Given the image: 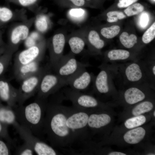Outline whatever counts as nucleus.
Returning a JSON list of instances; mask_svg holds the SVG:
<instances>
[{
    "label": "nucleus",
    "mask_w": 155,
    "mask_h": 155,
    "mask_svg": "<svg viewBox=\"0 0 155 155\" xmlns=\"http://www.w3.org/2000/svg\"><path fill=\"white\" fill-rule=\"evenodd\" d=\"M72 107L56 102L47 103L44 123V133L53 148L68 147L77 141L66 125Z\"/></svg>",
    "instance_id": "1"
},
{
    "label": "nucleus",
    "mask_w": 155,
    "mask_h": 155,
    "mask_svg": "<svg viewBox=\"0 0 155 155\" xmlns=\"http://www.w3.org/2000/svg\"><path fill=\"white\" fill-rule=\"evenodd\" d=\"M47 104L46 99L36 98L34 102L26 106L18 104L13 108L18 123L39 138L44 134V123Z\"/></svg>",
    "instance_id": "2"
},
{
    "label": "nucleus",
    "mask_w": 155,
    "mask_h": 155,
    "mask_svg": "<svg viewBox=\"0 0 155 155\" xmlns=\"http://www.w3.org/2000/svg\"><path fill=\"white\" fill-rule=\"evenodd\" d=\"M110 65L114 78H119L123 85L128 87L146 83L150 84L141 61L135 60L126 63Z\"/></svg>",
    "instance_id": "3"
},
{
    "label": "nucleus",
    "mask_w": 155,
    "mask_h": 155,
    "mask_svg": "<svg viewBox=\"0 0 155 155\" xmlns=\"http://www.w3.org/2000/svg\"><path fill=\"white\" fill-rule=\"evenodd\" d=\"M34 20V17L28 18L16 22L11 26L8 33L5 51L13 54L17 50L20 44L28 37Z\"/></svg>",
    "instance_id": "4"
},
{
    "label": "nucleus",
    "mask_w": 155,
    "mask_h": 155,
    "mask_svg": "<svg viewBox=\"0 0 155 155\" xmlns=\"http://www.w3.org/2000/svg\"><path fill=\"white\" fill-rule=\"evenodd\" d=\"M90 112L72 107L66 121V125L77 139L82 143L87 138L88 122Z\"/></svg>",
    "instance_id": "5"
},
{
    "label": "nucleus",
    "mask_w": 155,
    "mask_h": 155,
    "mask_svg": "<svg viewBox=\"0 0 155 155\" xmlns=\"http://www.w3.org/2000/svg\"><path fill=\"white\" fill-rule=\"evenodd\" d=\"M89 66L88 63L78 61L74 55L71 52L63 55L53 68L56 74L66 80L68 83V81L80 70Z\"/></svg>",
    "instance_id": "6"
},
{
    "label": "nucleus",
    "mask_w": 155,
    "mask_h": 155,
    "mask_svg": "<svg viewBox=\"0 0 155 155\" xmlns=\"http://www.w3.org/2000/svg\"><path fill=\"white\" fill-rule=\"evenodd\" d=\"M65 98L70 100L77 109L90 111V110L102 108L104 104L93 96L70 88L63 90Z\"/></svg>",
    "instance_id": "7"
},
{
    "label": "nucleus",
    "mask_w": 155,
    "mask_h": 155,
    "mask_svg": "<svg viewBox=\"0 0 155 155\" xmlns=\"http://www.w3.org/2000/svg\"><path fill=\"white\" fill-rule=\"evenodd\" d=\"M14 128L20 136L28 144L38 155H56L59 153L51 146L40 140L28 129L19 124Z\"/></svg>",
    "instance_id": "8"
},
{
    "label": "nucleus",
    "mask_w": 155,
    "mask_h": 155,
    "mask_svg": "<svg viewBox=\"0 0 155 155\" xmlns=\"http://www.w3.org/2000/svg\"><path fill=\"white\" fill-rule=\"evenodd\" d=\"M43 76L37 92V98L46 99L50 95L68 85L67 82L55 73L48 72Z\"/></svg>",
    "instance_id": "9"
},
{
    "label": "nucleus",
    "mask_w": 155,
    "mask_h": 155,
    "mask_svg": "<svg viewBox=\"0 0 155 155\" xmlns=\"http://www.w3.org/2000/svg\"><path fill=\"white\" fill-rule=\"evenodd\" d=\"M48 67L41 68L36 73L22 80L18 91V104L22 105L24 102L38 91L39 85L44 74L48 70Z\"/></svg>",
    "instance_id": "10"
},
{
    "label": "nucleus",
    "mask_w": 155,
    "mask_h": 155,
    "mask_svg": "<svg viewBox=\"0 0 155 155\" xmlns=\"http://www.w3.org/2000/svg\"><path fill=\"white\" fill-rule=\"evenodd\" d=\"M100 71L93 81L94 88L98 94H107L115 90L113 72L109 65L103 63L99 67Z\"/></svg>",
    "instance_id": "11"
},
{
    "label": "nucleus",
    "mask_w": 155,
    "mask_h": 155,
    "mask_svg": "<svg viewBox=\"0 0 155 155\" xmlns=\"http://www.w3.org/2000/svg\"><path fill=\"white\" fill-rule=\"evenodd\" d=\"M47 45V43L44 38L36 44L20 52L16 57L15 67L27 64L36 60L41 61Z\"/></svg>",
    "instance_id": "12"
},
{
    "label": "nucleus",
    "mask_w": 155,
    "mask_h": 155,
    "mask_svg": "<svg viewBox=\"0 0 155 155\" xmlns=\"http://www.w3.org/2000/svg\"><path fill=\"white\" fill-rule=\"evenodd\" d=\"M152 88L148 83L127 87L123 92V100L131 105L142 101L148 96V92Z\"/></svg>",
    "instance_id": "13"
},
{
    "label": "nucleus",
    "mask_w": 155,
    "mask_h": 155,
    "mask_svg": "<svg viewBox=\"0 0 155 155\" xmlns=\"http://www.w3.org/2000/svg\"><path fill=\"white\" fill-rule=\"evenodd\" d=\"M65 42V37L62 33L56 34L52 38L48 44L50 67H54L63 55Z\"/></svg>",
    "instance_id": "14"
},
{
    "label": "nucleus",
    "mask_w": 155,
    "mask_h": 155,
    "mask_svg": "<svg viewBox=\"0 0 155 155\" xmlns=\"http://www.w3.org/2000/svg\"><path fill=\"white\" fill-rule=\"evenodd\" d=\"M84 67L68 82V85L72 90L81 92L86 89L92 82H93L94 76L89 72Z\"/></svg>",
    "instance_id": "15"
},
{
    "label": "nucleus",
    "mask_w": 155,
    "mask_h": 155,
    "mask_svg": "<svg viewBox=\"0 0 155 155\" xmlns=\"http://www.w3.org/2000/svg\"><path fill=\"white\" fill-rule=\"evenodd\" d=\"M28 18L24 9L13 10L6 6H0V28L11 22L22 21Z\"/></svg>",
    "instance_id": "16"
},
{
    "label": "nucleus",
    "mask_w": 155,
    "mask_h": 155,
    "mask_svg": "<svg viewBox=\"0 0 155 155\" xmlns=\"http://www.w3.org/2000/svg\"><path fill=\"white\" fill-rule=\"evenodd\" d=\"M18 90L11 86L7 81L0 80V97L2 100L13 108L18 102Z\"/></svg>",
    "instance_id": "17"
},
{
    "label": "nucleus",
    "mask_w": 155,
    "mask_h": 155,
    "mask_svg": "<svg viewBox=\"0 0 155 155\" xmlns=\"http://www.w3.org/2000/svg\"><path fill=\"white\" fill-rule=\"evenodd\" d=\"M40 61L36 60L27 64L15 67L14 73L17 79L22 81L38 72L41 68L39 66Z\"/></svg>",
    "instance_id": "18"
},
{
    "label": "nucleus",
    "mask_w": 155,
    "mask_h": 155,
    "mask_svg": "<svg viewBox=\"0 0 155 155\" xmlns=\"http://www.w3.org/2000/svg\"><path fill=\"white\" fill-rule=\"evenodd\" d=\"M111 117L104 113H90L88 120V128L93 129L102 128L110 123Z\"/></svg>",
    "instance_id": "19"
},
{
    "label": "nucleus",
    "mask_w": 155,
    "mask_h": 155,
    "mask_svg": "<svg viewBox=\"0 0 155 155\" xmlns=\"http://www.w3.org/2000/svg\"><path fill=\"white\" fill-rule=\"evenodd\" d=\"M35 13L34 24L36 30L42 34L49 29L50 20L47 14L40 11L38 8L34 12Z\"/></svg>",
    "instance_id": "20"
},
{
    "label": "nucleus",
    "mask_w": 155,
    "mask_h": 155,
    "mask_svg": "<svg viewBox=\"0 0 155 155\" xmlns=\"http://www.w3.org/2000/svg\"><path fill=\"white\" fill-rule=\"evenodd\" d=\"M130 59L131 53L129 51L122 49H113L107 53L104 63L125 62Z\"/></svg>",
    "instance_id": "21"
},
{
    "label": "nucleus",
    "mask_w": 155,
    "mask_h": 155,
    "mask_svg": "<svg viewBox=\"0 0 155 155\" xmlns=\"http://www.w3.org/2000/svg\"><path fill=\"white\" fill-rule=\"evenodd\" d=\"M146 133V130L144 128L137 127L127 131L123 135V138L127 144H136L143 140Z\"/></svg>",
    "instance_id": "22"
},
{
    "label": "nucleus",
    "mask_w": 155,
    "mask_h": 155,
    "mask_svg": "<svg viewBox=\"0 0 155 155\" xmlns=\"http://www.w3.org/2000/svg\"><path fill=\"white\" fill-rule=\"evenodd\" d=\"M0 121L7 125H12L14 127L19 124L13 108L9 106L0 108Z\"/></svg>",
    "instance_id": "23"
},
{
    "label": "nucleus",
    "mask_w": 155,
    "mask_h": 155,
    "mask_svg": "<svg viewBox=\"0 0 155 155\" xmlns=\"http://www.w3.org/2000/svg\"><path fill=\"white\" fill-rule=\"evenodd\" d=\"M85 39L79 36H73L68 40L71 52L74 55L79 54L84 50L86 42Z\"/></svg>",
    "instance_id": "24"
},
{
    "label": "nucleus",
    "mask_w": 155,
    "mask_h": 155,
    "mask_svg": "<svg viewBox=\"0 0 155 155\" xmlns=\"http://www.w3.org/2000/svg\"><path fill=\"white\" fill-rule=\"evenodd\" d=\"M88 44L96 50H99L104 47L105 43L100 38L98 33L96 31L92 30L89 32L88 36Z\"/></svg>",
    "instance_id": "25"
},
{
    "label": "nucleus",
    "mask_w": 155,
    "mask_h": 155,
    "mask_svg": "<svg viewBox=\"0 0 155 155\" xmlns=\"http://www.w3.org/2000/svg\"><path fill=\"white\" fill-rule=\"evenodd\" d=\"M138 103L132 111V114L134 116L141 115L149 112L154 107L153 103L150 100H145Z\"/></svg>",
    "instance_id": "26"
},
{
    "label": "nucleus",
    "mask_w": 155,
    "mask_h": 155,
    "mask_svg": "<svg viewBox=\"0 0 155 155\" xmlns=\"http://www.w3.org/2000/svg\"><path fill=\"white\" fill-rule=\"evenodd\" d=\"M11 3L28 9L34 12L38 8V5L41 0H6Z\"/></svg>",
    "instance_id": "27"
},
{
    "label": "nucleus",
    "mask_w": 155,
    "mask_h": 155,
    "mask_svg": "<svg viewBox=\"0 0 155 155\" xmlns=\"http://www.w3.org/2000/svg\"><path fill=\"white\" fill-rule=\"evenodd\" d=\"M119 40L121 43L125 48L130 49L137 43V37L133 34L129 35L126 32H123L120 35Z\"/></svg>",
    "instance_id": "28"
},
{
    "label": "nucleus",
    "mask_w": 155,
    "mask_h": 155,
    "mask_svg": "<svg viewBox=\"0 0 155 155\" xmlns=\"http://www.w3.org/2000/svg\"><path fill=\"white\" fill-rule=\"evenodd\" d=\"M146 121V118L144 115L134 116L126 120L124 123V125L127 129H132L142 125Z\"/></svg>",
    "instance_id": "29"
},
{
    "label": "nucleus",
    "mask_w": 155,
    "mask_h": 155,
    "mask_svg": "<svg viewBox=\"0 0 155 155\" xmlns=\"http://www.w3.org/2000/svg\"><path fill=\"white\" fill-rule=\"evenodd\" d=\"M120 30V26L115 25L102 28L101 30L100 33L104 38L107 39H111L118 35Z\"/></svg>",
    "instance_id": "30"
},
{
    "label": "nucleus",
    "mask_w": 155,
    "mask_h": 155,
    "mask_svg": "<svg viewBox=\"0 0 155 155\" xmlns=\"http://www.w3.org/2000/svg\"><path fill=\"white\" fill-rule=\"evenodd\" d=\"M86 14L85 10L80 8L72 9L68 12L69 17L72 20L76 22H80L83 20Z\"/></svg>",
    "instance_id": "31"
},
{
    "label": "nucleus",
    "mask_w": 155,
    "mask_h": 155,
    "mask_svg": "<svg viewBox=\"0 0 155 155\" xmlns=\"http://www.w3.org/2000/svg\"><path fill=\"white\" fill-rule=\"evenodd\" d=\"M144 9L143 5L139 3H136L128 7L124 12L127 16H130L140 13Z\"/></svg>",
    "instance_id": "32"
},
{
    "label": "nucleus",
    "mask_w": 155,
    "mask_h": 155,
    "mask_svg": "<svg viewBox=\"0 0 155 155\" xmlns=\"http://www.w3.org/2000/svg\"><path fill=\"white\" fill-rule=\"evenodd\" d=\"M155 37V22L144 32L142 38L143 42L145 44L150 43Z\"/></svg>",
    "instance_id": "33"
},
{
    "label": "nucleus",
    "mask_w": 155,
    "mask_h": 155,
    "mask_svg": "<svg viewBox=\"0 0 155 155\" xmlns=\"http://www.w3.org/2000/svg\"><path fill=\"white\" fill-rule=\"evenodd\" d=\"M34 150L32 148L28 143L24 142L22 146L16 150L15 154L18 155H32Z\"/></svg>",
    "instance_id": "34"
},
{
    "label": "nucleus",
    "mask_w": 155,
    "mask_h": 155,
    "mask_svg": "<svg viewBox=\"0 0 155 155\" xmlns=\"http://www.w3.org/2000/svg\"><path fill=\"white\" fill-rule=\"evenodd\" d=\"M59 4L61 3L75 7H85L87 3L85 0H55Z\"/></svg>",
    "instance_id": "35"
},
{
    "label": "nucleus",
    "mask_w": 155,
    "mask_h": 155,
    "mask_svg": "<svg viewBox=\"0 0 155 155\" xmlns=\"http://www.w3.org/2000/svg\"><path fill=\"white\" fill-rule=\"evenodd\" d=\"M107 17L114 16L117 18L118 20H121L126 17L125 15L122 12L118 11H111L106 14Z\"/></svg>",
    "instance_id": "36"
},
{
    "label": "nucleus",
    "mask_w": 155,
    "mask_h": 155,
    "mask_svg": "<svg viewBox=\"0 0 155 155\" xmlns=\"http://www.w3.org/2000/svg\"><path fill=\"white\" fill-rule=\"evenodd\" d=\"M138 0H119L117 6L119 8H125L128 7Z\"/></svg>",
    "instance_id": "37"
},
{
    "label": "nucleus",
    "mask_w": 155,
    "mask_h": 155,
    "mask_svg": "<svg viewBox=\"0 0 155 155\" xmlns=\"http://www.w3.org/2000/svg\"><path fill=\"white\" fill-rule=\"evenodd\" d=\"M10 54H13L5 51L4 55L0 57V75L3 73L5 68V65L2 61Z\"/></svg>",
    "instance_id": "38"
},
{
    "label": "nucleus",
    "mask_w": 155,
    "mask_h": 155,
    "mask_svg": "<svg viewBox=\"0 0 155 155\" xmlns=\"http://www.w3.org/2000/svg\"><path fill=\"white\" fill-rule=\"evenodd\" d=\"M9 154L10 152L7 146L3 141L0 140V155Z\"/></svg>",
    "instance_id": "39"
},
{
    "label": "nucleus",
    "mask_w": 155,
    "mask_h": 155,
    "mask_svg": "<svg viewBox=\"0 0 155 155\" xmlns=\"http://www.w3.org/2000/svg\"><path fill=\"white\" fill-rule=\"evenodd\" d=\"M149 21V17L146 13H143L141 15L140 18V24L141 26L143 28L145 27Z\"/></svg>",
    "instance_id": "40"
},
{
    "label": "nucleus",
    "mask_w": 155,
    "mask_h": 155,
    "mask_svg": "<svg viewBox=\"0 0 155 155\" xmlns=\"http://www.w3.org/2000/svg\"><path fill=\"white\" fill-rule=\"evenodd\" d=\"M107 17V21L109 22H116L118 20L117 18L114 16H110Z\"/></svg>",
    "instance_id": "41"
},
{
    "label": "nucleus",
    "mask_w": 155,
    "mask_h": 155,
    "mask_svg": "<svg viewBox=\"0 0 155 155\" xmlns=\"http://www.w3.org/2000/svg\"><path fill=\"white\" fill-rule=\"evenodd\" d=\"M108 155H126V154L124 153L114 151L109 153Z\"/></svg>",
    "instance_id": "42"
},
{
    "label": "nucleus",
    "mask_w": 155,
    "mask_h": 155,
    "mask_svg": "<svg viewBox=\"0 0 155 155\" xmlns=\"http://www.w3.org/2000/svg\"><path fill=\"white\" fill-rule=\"evenodd\" d=\"M2 33L0 28V45L2 43Z\"/></svg>",
    "instance_id": "43"
},
{
    "label": "nucleus",
    "mask_w": 155,
    "mask_h": 155,
    "mask_svg": "<svg viewBox=\"0 0 155 155\" xmlns=\"http://www.w3.org/2000/svg\"><path fill=\"white\" fill-rule=\"evenodd\" d=\"M0 122V134H1L3 131V128Z\"/></svg>",
    "instance_id": "44"
},
{
    "label": "nucleus",
    "mask_w": 155,
    "mask_h": 155,
    "mask_svg": "<svg viewBox=\"0 0 155 155\" xmlns=\"http://www.w3.org/2000/svg\"><path fill=\"white\" fill-rule=\"evenodd\" d=\"M153 115L155 117V111H154L153 112Z\"/></svg>",
    "instance_id": "45"
},
{
    "label": "nucleus",
    "mask_w": 155,
    "mask_h": 155,
    "mask_svg": "<svg viewBox=\"0 0 155 155\" xmlns=\"http://www.w3.org/2000/svg\"><path fill=\"white\" fill-rule=\"evenodd\" d=\"M154 1H155V0H153Z\"/></svg>",
    "instance_id": "46"
}]
</instances>
